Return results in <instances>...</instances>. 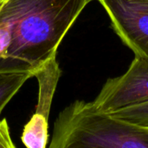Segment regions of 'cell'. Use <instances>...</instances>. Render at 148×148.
Listing matches in <instances>:
<instances>
[{
	"label": "cell",
	"instance_id": "2",
	"mask_svg": "<svg viewBox=\"0 0 148 148\" xmlns=\"http://www.w3.org/2000/svg\"><path fill=\"white\" fill-rule=\"evenodd\" d=\"M48 148H148V130L75 101L59 114Z\"/></svg>",
	"mask_w": 148,
	"mask_h": 148
},
{
	"label": "cell",
	"instance_id": "1",
	"mask_svg": "<svg viewBox=\"0 0 148 148\" xmlns=\"http://www.w3.org/2000/svg\"><path fill=\"white\" fill-rule=\"evenodd\" d=\"M94 0H9L1 14L12 23L7 58L39 68L53 55L84 8Z\"/></svg>",
	"mask_w": 148,
	"mask_h": 148
},
{
	"label": "cell",
	"instance_id": "8",
	"mask_svg": "<svg viewBox=\"0 0 148 148\" xmlns=\"http://www.w3.org/2000/svg\"><path fill=\"white\" fill-rule=\"evenodd\" d=\"M109 115L131 125L148 129V102L119 110Z\"/></svg>",
	"mask_w": 148,
	"mask_h": 148
},
{
	"label": "cell",
	"instance_id": "7",
	"mask_svg": "<svg viewBox=\"0 0 148 148\" xmlns=\"http://www.w3.org/2000/svg\"><path fill=\"white\" fill-rule=\"evenodd\" d=\"M21 140L26 148H47L49 119L35 113L24 126Z\"/></svg>",
	"mask_w": 148,
	"mask_h": 148
},
{
	"label": "cell",
	"instance_id": "10",
	"mask_svg": "<svg viewBox=\"0 0 148 148\" xmlns=\"http://www.w3.org/2000/svg\"><path fill=\"white\" fill-rule=\"evenodd\" d=\"M0 148H16L11 139L9 124L6 119L0 121Z\"/></svg>",
	"mask_w": 148,
	"mask_h": 148
},
{
	"label": "cell",
	"instance_id": "13",
	"mask_svg": "<svg viewBox=\"0 0 148 148\" xmlns=\"http://www.w3.org/2000/svg\"><path fill=\"white\" fill-rule=\"evenodd\" d=\"M147 130H148V129H147Z\"/></svg>",
	"mask_w": 148,
	"mask_h": 148
},
{
	"label": "cell",
	"instance_id": "6",
	"mask_svg": "<svg viewBox=\"0 0 148 148\" xmlns=\"http://www.w3.org/2000/svg\"><path fill=\"white\" fill-rule=\"evenodd\" d=\"M56 55H53L36 71L35 77L38 81L39 95L36 106V114L49 119L52 99L56 88L58 80L62 75V70L56 60Z\"/></svg>",
	"mask_w": 148,
	"mask_h": 148
},
{
	"label": "cell",
	"instance_id": "9",
	"mask_svg": "<svg viewBox=\"0 0 148 148\" xmlns=\"http://www.w3.org/2000/svg\"><path fill=\"white\" fill-rule=\"evenodd\" d=\"M12 42V23L0 12V59L7 58Z\"/></svg>",
	"mask_w": 148,
	"mask_h": 148
},
{
	"label": "cell",
	"instance_id": "12",
	"mask_svg": "<svg viewBox=\"0 0 148 148\" xmlns=\"http://www.w3.org/2000/svg\"><path fill=\"white\" fill-rule=\"evenodd\" d=\"M8 1H9V0H0V12H1V10H3V6L5 5V3H6Z\"/></svg>",
	"mask_w": 148,
	"mask_h": 148
},
{
	"label": "cell",
	"instance_id": "4",
	"mask_svg": "<svg viewBox=\"0 0 148 148\" xmlns=\"http://www.w3.org/2000/svg\"><path fill=\"white\" fill-rule=\"evenodd\" d=\"M121 42L139 57H148V4L127 0H98Z\"/></svg>",
	"mask_w": 148,
	"mask_h": 148
},
{
	"label": "cell",
	"instance_id": "3",
	"mask_svg": "<svg viewBox=\"0 0 148 148\" xmlns=\"http://www.w3.org/2000/svg\"><path fill=\"white\" fill-rule=\"evenodd\" d=\"M91 102L106 114L148 102V57L135 56L128 69L108 79Z\"/></svg>",
	"mask_w": 148,
	"mask_h": 148
},
{
	"label": "cell",
	"instance_id": "5",
	"mask_svg": "<svg viewBox=\"0 0 148 148\" xmlns=\"http://www.w3.org/2000/svg\"><path fill=\"white\" fill-rule=\"evenodd\" d=\"M37 69L18 60L0 59V115L24 82L35 76Z\"/></svg>",
	"mask_w": 148,
	"mask_h": 148
},
{
	"label": "cell",
	"instance_id": "11",
	"mask_svg": "<svg viewBox=\"0 0 148 148\" xmlns=\"http://www.w3.org/2000/svg\"><path fill=\"white\" fill-rule=\"evenodd\" d=\"M96 1H98V0H96ZM127 1H130V2H135V3H140L148 4V0H127Z\"/></svg>",
	"mask_w": 148,
	"mask_h": 148
}]
</instances>
